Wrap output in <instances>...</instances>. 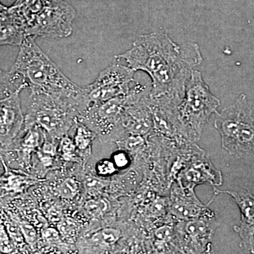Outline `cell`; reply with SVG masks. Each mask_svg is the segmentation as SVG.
<instances>
[{
    "label": "cell",
    "mask_w": 254,
    "mask_h": 254,
    "mask_svg": "<svg viewBox=\"0 0 254 254\" xmlns=\"http://www.w3.org/2000/svg\"><path fill=\"white\" fill-rule=\"evenodd\" d=\"M214 126L221 136L222 148L237 158H254V118L247 96L216 113Z\"/></svg>",
    "instance_id": "obj_3"
},
{
    "label": "cell",
    "mask_w": 254,
    "mask_h": 254,
    "mask_svg": "<svg viewBox=\"0 0 254 254\" xmlns=\"http://www.w3.org/2000/svg\"><path fill=\"white\" fill-rule=\"evenodd\" d=\"M136 71L121 64H113L102 71L98 77L84 91L88 102L98 105L107 100L127 95L131 90V83L134 82L133 75Z\"/></svg>",
    "instance_id": "obj_7"
},
{
    "label": "cell",
    "mask_w": 254,
    "mask_h": 254,
    "mask_svg": "<svg viewBox=\"0 0 254 254\" xmlns=\"http://www.w3.org/2000/svg\"><path fill=\"white\" fill-rule=\"evenodd\" d=\"M76 149L74 141L69 137L64 136L61 141V152L63 158L66 160H71L74 155Z\"/></svg>",
    "instance_id": "obj_23"
},
{
    "label": "cell",
    "mask_w": 254,
    "mask_h": 254,
    "mask_svg": "<svg viewBox=\"0 0 254 254\" xmlns=\"http://www.w3.org/2000/svg\"><path fill=\"white\" fill-rule=\"evenodd\" d=\"M25 126L27 129V133L23 137L21 142L22 149L26 153H30L36 150L41 143V127L36 124L26 123Z\"/></svg>",
    "instance_id": "obj_15"
},
{
    "label": "cell",
    "mask_w": 254,
    "mask_h": 254,
    "mask_svg": "<svg viewBox=\"0 0 254 254\" xmlns=\"http://www.w3.org/2000/svg\"><path fill=\"white\" fill-rule=\"evenodd\" d=\"M26 37L22 21L9 8L0 11V46H20Z\"/></svg>",
    "instance_id": "obj_12"
},
{
    "label": "cell",
    "mask_w": 254,
    "mask_h": 254,
    "mask_svg": "<svg viewBox=\"0 0 254 254\" xmlns=\"http://www.w3.org/2000/svg\"><path fill=\"white\" fill-rule=\"evenodd\" d=\"M76 9L64 0H50L26 28L27 36L64 38L71 36Z\"/></svg>",
    "instance_id": "obj_5"
},
{
    "label": "cell",
    "mask_w": 254,
    "mask_h": 254,
    "mask_svg": "<svg viewBox=\"0 0 254 254\" xmlns=\"http://www.w3.org/2000/svg\"><path fill=\"white\" fill-rule=\"evenodd\" d=\"M93 139V132L90 131L88 127L84 125H78L76 135L73 140L76 148L81 150H86L89 147Z\"/></svg>",
    "instance_id": "obj_18"
},
{
    "label": "cell",
    "mask_w": 254,
    "mask_h": 254,
    "mask_svg": "<svg viewBox=\"0 0 254 254\" xmlns=\"http://www.w3.org/2000/svg\"><path fill=\"white\" fill-rule=\"evenodd\" d=\"M121 237V231L119 229L107 227L93 234L91 240L95 245L110 247L115 245Z\"/></svg>",
    "instance_id": "obj_16"
},
{
    "label": "cell",
    "mask_w": 254,
    "mask_h": 254,
    "mask_svg": "<svg viewBox=\"0 0 254 254\" xmlns=\"http://www.w3.org/2000/svg\"><path fill=\"white\" fill-rule=\"evenodd\" d=\"M41 152L43 154L54 157L56 154V147L51 142L46 141L43 143Z\"/></svg>",
    "instance_id": "obj_30"
},
{
    "label": "cell",
    "mask_w": 254,
    "mask_h": 254,
    "mask_svg": "<svg viewBox=\"0 0 254 254\" xmlns=\"http://www.w3.org/2000/svg\"><path fill=\"white\" fill-rule=\"evenodd\" d=\"M85 185H86L87 190L89 192L99 191L103 187V182L93 178V177L87 178Z\"/></svg>",
    "instance_id": "obj_29"
},
{
    "label": "cell",
    "mask_w": 254,
    "mask_h": 254,
    "mask_svg": "<svg viewBox=\"0 0 254 254\" xmlns=\"http://www.w3.org/2000/svg\"><path fill=\"white\" fill-rule=\"evenodd\" d=\"M58 230L61 236L66 238H73L76 235V226L69 220H64L60 222L58 225Z\"/></svg>",
    "instance_id": "obj_25"
},
{
    "label": "cell",
    "mask_w": 254,
    "mask_h": 254,
    "mask_svg": "<svg viewBox=\"0 0 254 254\" xmlns=\"http://www.w3.org/2000/svg\"><path fill=\"white\" fill-rule=\"evenodd\" d=\"M116 58L133 71L149 75L151 99L175 105L181 103L192 73L203 62L196 43L177 45L163 32L138 37L131 49Z\"/></svg>",
    "instance_id": "obj_1"
},
{
    "label": "cell",
    "mask_w": 254,
    "mask_h": 254,
    "mask_svg": "<svg viewBox=\"0 0 254 254\" xmlns=\"http://www.w3.org/2000/svg\"><path fill=\"white\" fill-rule=\"evenodd\" d=\"M14 250L12 242L10 240L8 234L5 231L4 227L0 225V252L11 253Z\"/></svg>",
    "instance_id": "obj_24"
},
{
    "label": "cell",
    "mask_w": 254,
    "mask_h": 254,
    "mask_svg": "<svg viewBox=\"0 0 254 254\" xmlns=\"http://www.w3.org/2000/svg\"><path fill=\"white\" fill-rule=\"evenodd\" d=\"M19 93L0 98V141L2 143L12 141L24 125Z\"/></svg>",
    "instance_id": "obj_10"
},
{
    "label": "cell",
    "mask_w": 254,
    "mask_h": 254,
    "mask_svg": "<svg viewBox=\"0 0 254 254\" xmlns=\"http://www.w3.org/2000/svg\"><path fill=\"white\" fill-rule=\"evenodd\" d=\"M215 195L226 193L230 195L240 210V225L233 229L241 239V247L247 253L254 254V195L245 187L237 190H218L213 187Z\"/></svg>",
    "instance_id": "obj_8"
},
{
    "label": "cell",
    "mask_w": 254,
    "mask_h": 254,
    "mask_svg": "<svg viewBox=\"0 0 254 254\" xmlns=\"http://www.w3.org/2000/svg\"><path fill=\"white\" fill-rule=\"evenodd\" d=\"M27 36L20 46L19 53L11 71L23 78L31 93L70 98H86L84 88L66 77L35 42Z\"/></svg>",
    "instance_id": "obj_2"
},
{
    "label": "cell",
    "mask_w": 254,
    "mask_h": 254,
    "mask_svg": "<svg viewBox=\"0 0 254 254\" xmlns=\"http://www.w3.org/2000/svg\"><path fill=\"white\" fill-rule=\"evenodd\" d=\"M207 206L208 205L201 203L195 195L194 188L183 187L178 181L174 184L169 210L172 216L178 221L215 215Z\"/></svg>",
    "instance_id": "obj_9"
},
{
    "label": "cell",
    "mask_w": 254,
    "mask_h": 254,
    "mask_svg": "<svg viewBox=\"0 0 254 254\" xmlns=\"http://www.w3.org/2000/svg\"><path fill=\"white\" fill-rule=\"evenodd\" d=\"M220 105V100L210 92L201 73L195 69L177 108L181 136L189 141H198L205 124L213 114L218 113Z\"/></svg>",
    "instance_id": "obj_4"
},
{
    "label": "cell",
    "mask_w": 254,
    "mask_h": 254,
    "mask_svg": "<svg viewBox=\"0 0 254 254\" xmlns=\"http://www.w3.org/2000/svg\"><path fill=\"white\" fill-rule=\"evenodd\" d=\"M42 237L44 242L50 245L58 246L63 243L59 230L53 227L45 229L42 233Z\"/></svg>",
    "instance_id": "obj_22"
},
{
    "label": "cell",
    "mask_w": 254,
    "mask_h": 254,
    "mask_svg": "<svg viewBox=\"0 0 254 254\" xmlns=\"http://www.w3.org/2000/svg\"><path fill=\"white\" fill-rule=\"evenodd\" d=\"M49 1L50 0H16V2L10 6L9 9L21 19L26 31L28 26Z\"/></svg>",
    "instance_id": "obj_13"
},
{
    "label": "cell",
    "mask_w": 254,
    "mask_h": 254,
    "mask_svg": "<svg viewBox=\"0 0 254 254\" xmlns=\"http://www.w3.org/2000/svg\"><path fill=\"white\" fill-rule=\"evenodd\" d=\"M175 226V242L182 253L208 254L218 227L215 215L180 220Z\"/></svg>",
    "instance_id": "obj_6"
},
{
    "label": "cell",
    "mask_w": 254,
    "mask_h": 254,
    "mask_svg": "<svg viewBox=\"0 0 254 254\" xmlns=\"http://www.w3.org/2000/svg\"><path fill=\"white\" fill-rule=\"evenodd\" d=\"M118 168L115 166V163L111 160H103L98 164L97 170L98 174L102 176H108V175H113L117 171Z\"/></svg>",
    "instance_id": "obj_26"
},
{
    "label": "cell",
    "mask_w": 254,
    "mask_h": 254,
    "mask_svg": "<svg viewBox=\"0 0 254 254\" xmlns=\"http://www.w3.org/2000/svg\"><path fill=\"white\" fill-rule=\"evenodd\" d=\"M108 201L105 199H92L85 203L84 208L91 216L99 217L109 208Z\"/></svg>",
    "instance_id": "obj_19"
},
{
    "label": "cell",
    "mask_w": 254,
    "mask_h": 254,
    "mask_svg": "<svg viewBox=\"0 0 254 254\" xmlns=\"http://www.w3.org/2000/svg\"><path fill=\"white\" fill-rule=\"evenodd\" d=\"M113 163H115L117 168L122 170V169L126 168L129 165V158L126 153L118 152L114 155Z\"/></svg>",
    "instance_id": "obj_27"
},
{
    "label": "cell",
    "mask_w": 254,
    "mask_h": 254,
    "mask_svg": "<svg viewBox=\"0 0 254 254\" xmlns=\"http://www.w3.org/2000/svg\"><path fill=\"white\" fill-rule=\"evenodd\" d=\"M79 183L73 177L64 180L58 188V194L63 199L72 200L77 195Z\"/></svg>",
    "instance_id": "obj_17"
},
{
    "label": "cell",
    "mask_w": 254,
    "mask_h": 254,
    "mask_svg": "<svg viewBox=\"0 0 254 254\" xmlns=\"http://www.w3.org/2000/svg\"><path fill=\"white\" fill-rule=\"evenodd\" d=\"M6 230H8V233L9 234V236L12 239L13 241L17 242V243H21L23 240H24L23 238L22 232L21 231L18 225H14L12 223H8L6 225Z\"/></svg>",
    "instance_id": "obj_28"
},
{
    "label": "cell",
    "mask_w": 254,
    "mask_h": 254,
    "mask_svg": "<svg viewBox=\"0 0 254 254\" xmlns=\"http://www.w3.org/2000/svg\"><path fill=\"white\" fill-rule=\"evenodd\" d=\"M27 86L21 75L11 70L4 72L0 68V98L21 92Z\"/></svg>",
    "instance_id": "obj_14"
},
{
    "label": "cell",
    "mask_w": 254,
    "mask_h": 254,
    "mask_svg": "<svg viewBox=\"0 0 254 254\" xmlns=\"http://www.w3.org/2000/svg\"><path fill=\"white\" fill-rule=\"evenodd\" d=\"M22 235L24 240L32 249H35L36 247L37 242H38V233L35 227L31 224L26 221H19L17 223Z\"/></svg>",
    "instance_id": "obj_20"
},
{
    "label": "cell",
    "mask_w": 254,
    "mask_h": 254,
    "mask_svg": "<svg viewBox=\"0 0 254 254\" xmlns=\"http://www.w3.org/2000/svg\"><path fill=\"white\" fill-rule=\"evenodd\" d=\"M6 183L5 188L7 189L8 190H21L23 186L29 183V181L27 177L11 174L7 177Z\"/></svg>",
    "instance_id": "obj_21"
},
{
    "label": "cell",
    "mask_w": 254,
    "mask_h": 254,
    "mask_svg": "<svg viewBox=\"0 0 254 254\" xmlns=\"http://www.w3.org/2000/svg\"><path fill=\"white\" fill-rule=\"evenodd\" d=\"M178 182L182 186L190 188L203 184L220 186L222 183V173L203 156L193 160L180 174Z\"/></svg>",
    "instance_id": "obj_11"
},
{
    "label": "cell",
    "mask_w": 254,
    "mask_h": 254,
    "mask_svg": "<svg viewBox=\"0 0 254 254\" xmlns=\"http://www.w3.org/2000/svg\"><path fill=\"white\" fill-rule=\"evenodd\" d=\"M6 6H4V5L1 4V3H0V11H1L2 10L6 9Z\"/></svg>",
    "instance_id": "obj_32"
},
{
    "label": "cell",
    "mask_w": 254,
    "mask_h": 254,
    "mask_svg": "<svg viewBox=\"0 0 254 254\" xmlns=\"http://www.w3.org/2000/svg\"><path fill=\"white\" fill-rule=\"evenodd\" d=\"M38 157H39L40 160H41V163L43 164V165L46 167H49L53 163V157L50 156V155H47L42 153L41 151L38 153Z\"/></svg>",
    "instance_id": "obj_31"
}]
</instances>
